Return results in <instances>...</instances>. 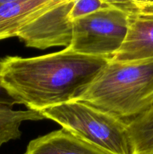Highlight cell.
<instances>
[{
	"instance_id": "1",
	"label": "cell",
	"mask_w": 153,
	"mask_h": 154,
	"mask_svg": "<svg viewBox=\"0 0 153 154\" xmlns=\"http://www.w3.org/2000/svg\"><path fill=\"white\" fill-rule=\"evenodd\" d=\"M65 48L35 57L0 60V85L28 109L40 111L76 100L109 62Z\"/></svg>"
},
{
	"instance_id": "2",
	"label": "cell",
	"mask_w": 153,
	"mask_h": 154,
	"mask_svg": "<svg viewBox=\"0 0 153 154\" xmlns=\"http://www.w3.org/2000/svg\"><path fill=\"white\" fill-rule=\"evenodd\" d=\"M76 100L128 123L153 105V58L110 60Z\"/></svg>"
},
{
	"instance_id": "3",
	"label": "cell",
	"mask_w": 153,
	"mask_h": 154,
	"mask_svg": "<svg viewBox=\"0 0 153 154\" xmlns=\"http://www.w3.org/2000/svg\"><path fill=\"white\" fill-rule=\"evenodd\" d=\"M74 135L111 154H133L128 123L80 100H72L40 111Z\"/></svg>"
},
{
	"instance_id": "4",
	"label": "cell",
	"mask_w": 153,
	"mask_h": 154,
	"mask_svg": "<svg viewBox=\"0 0 153 154\" xmlns=\"http://www.w3.org/2000/svg\"><path fill=\"white\" fill-rule=\"evenodd\" d=\"M128 20L127 14L110 6L75 20L68 48L83 55L111 60L125 39Z\"/></svg>"
},
{
	"instance_id": "5",
	"label": "cell",
	"mask_w": 153,
	"mask_h": 154,
	"mask_svg": "<svg viewBox=\"0 0 153 154\" xmlns=\"http://www.w3.org/2000/svg\"><path fill=\"white\" fill-rule=\"evenodd\" d=\"M74 1L69 0L48 11L26 26L16 37L28 48L44 50L52 47H68L73 28L69 11Z\"/></svg>"
},
{
	"instance_id": "6",
	"label": "cell",
	"mask_w": 153,
	"mask_h": 154,
	"mask_svg": "<svg viewBox=\"0 0 153 154\" xmlns=\"http://www.w3.org/2000/svg\"><path fill=\"white\" fill-rule=\"evenodd\" d=\"M69 0H19L0 6V41L16 37L28 24Z\"/></svg>"
},
{
	"instance_id": "7",
	"label": "cell",
	"mask_w": 153,
	"mask_h": 154,
	"mask_svg": "<svg viewBox=\"0 0 153 154\" xmlns=\"http://www.w3.org/2000/svg\"><path fill=\"white\" fill-rule=\"evenodd\" d=\"M24 154H111L62 128L32 140Z\"/></svg>"
},
{
	"instance_id": "8",
	"label": "cell",
	"mask_w": 153,
	"mask_h": 154,
	"mask_svg": "<svg viewBox=\"0 0 153 154\" xmlns=\"http://www.w3.org/2000/svg\"><path fill=\"white\" fill-rule=\"evenodd\" d=\"M150 58H153V16H129L125 39L110 60L124 62Z\"/></svg>"
},
{
	"instance_id": "9",
	"label": "cell",
	"mask_w": 153,
	"mask_h": 154,
	"mask_svg": "<svg viewBox=\"0 0 153 154\" xmlns=\"http://www.w3.org/2000/svg\"><path fill=\"white\" fill-rule=\"evenodd\" d=\"M127 123L133 154H153V105Z\"/></svg>"
},
{
	"instance_id": "10",
	"label": "cell",
	"mask_w": 153,
	"mask_h": 154,
	"mask_svg": "<svg viewBox=\"0 0 153 154\" xmlns=\"http://www.w3.org/2000/svg\"><path fill=\"white\" fill-rule=\"evenodd\" d=\"M44 117L40 111L33 110L14 111L13 107L0 105V147L4 144L20 138V127L22 122L41 120Z\"/></svg>"
},
{
	"instance_id": "11",
	"label": "cell",
	"mask_w": 153,
	"mask_h": 154,
	"mask_svg": "<svg viewBox=\"0 0 153 154\" xmlns=\"http://www.w3.org/2000/svg\"><path fill=\"white\" fill-rule=\"evenodd\" d=\"M130 17L153 16V0H104Z\"/></svg>"
},
{
	"instance_id": "12",
	"label": "cell",
	"mask_w": 153,
	"mask_h": 154,
	"mask_svg": "<svg viewBox=\"0 0 153 154\" xmlns=\"http://www.w3.org/2000/svg\"><path fill=\"white\" fill-rule=\"evenodd\" d=\"M106 7L109 5L104 0H74L69 11V17L74 21Z\"/></svg>"
},
{
	"instance_id": "13",
	"label": "cell",
	"mask_w": 153,
	"mask_h": 154,
	"mask_svg": "<svg viewBox=\"0 0 153 154\" xmlns=\"http://www.w3.org/2000/svg\"><path fill=\"white\" fill-rule=\"evenodd\" d=\"M16 101L0 85V105L14 107V105H16Z\"/></svg>"
},
{
	"instance_id": "14",
	"label": "cell",
	"mask_w": 153,
	"mask_h": 154,
	"mask_svg": "<svg viewBox=\"0 0 153 154\" xmlns=\"http://www.w3.org/2000/svg\"><path fill=\"white\" fill-rule=\"evenodd\" d=\"M16 1H19V0H0V6L3 5L8 4V3L16 2Z\"/></svg>"
}]
</instances>
